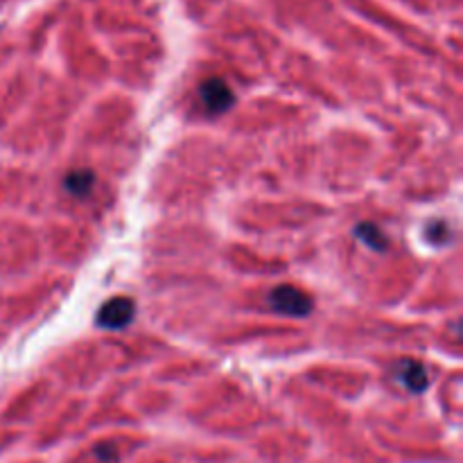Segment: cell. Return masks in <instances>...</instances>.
I'll return each mask as SVG.
<instances>
[{
    "mask_svg": "<svg viewBox=\"0 0 463 463\" xmlns=\"http://www.w3.org/2000/svg\"><path fill=\"white\" fill-rule=\"evenodd\" d=\"M199 98H202V104L211 113L229 111L235 102V95L231 90V86L224 80H220V77L203 80L202 86H199Z\"/></svg>",
    "mask_w": 463,
    "mask_h": 463,
    "instance_id": "cell-3",
    "label": "cell"
},
{
    "mask_svg": "<svg viewBox=\"0 0 463 463\" xmlns=\"http://www.w3.org/2000/svg\"><path fill=\"white\" fill-rule=\"evenodd\" d=\"M448 224L446 222H434V224L428 226V238L432 240L434 244H443L448 238Z\"/></svg>",
    "mask_w": 463,
    "mask_h": 463,
    "instance_id": "cell-7",
    "label": "cell"
},
{
    "mask_svg": "<svg viewBox=\"0 0 463 463\" xmlns=\"http://www.w3.org/2000/svg\"><path fill=\"white\" fill-rule=\"evenodd\" d=\"M95 175L90 170H72L68 172L63 179V188L72 194V197H86L93 190Z\"/></svg>",
    "mask_w": 463,
    "mask_h": 463,
    "instance_id": "cell-5",
    "label": "cell"
},
{
    "mask_svg": "<svg viewBox=\"0 0 463 463\" xmlns=\"http://www.w3.org/2000/svg\"><path fill=\"white\" fill-rule=\"evenodd\" d=\"M95 455L99 457V459H104V461H113L116 459V448L113 446H98L95 448Z\"/></svg>",
    "mask_w": 463,
    "mask_h": 463,
    "instance_id": "cell-8",
    "label": "cell"
},
{
    "mask_svg": "<svg viewBox=\"0 0 463 463\" xmlns=\"http://www.w3.org/2000/svg\"><path fill=\"white\" fill-rule=\"evenodd\" d=\"M134 315H136L134 301L127 297H116V298H109V301L99 307L95 321H98L99 328L120 330L131 324Z\"/></svg>",
    "mask_w": 463,
    "mask_h": 463,
    "instance_id": "cell-2",
    "label": "cell"
},
{
    "mask_svg": "<svg viewBox=\"0 0 463 463\" xmlns=\"http://www.w3.org/2000/svg\"><path fill=\"white\" fill-rule=\"evenodd\" d=\"M355 235L373 251H384L387 249V238H384L383 231L375 224H369V222H362V224L355 226Z\"/></svg>",
    "mask_w": 463,
    "mask_h": 463,
    "instance_id": "cell-6",
    "label": "cell"
},
{
    "mask_svg": "<svg viewBox=\"0 0 463 463\" xmlns=\"http://www.w3.org/2000/svg\"><path fill=\"white\" fill-rule=\"evenodd\" d=\"M269 306L276 312L288 317H307L315 307L312 298L303 289L292 288V285H279L269 292Z\"/></svg>",
    "mask_w": 463,
    "mask_h": 463,
    "instance_id": "cell-1",
    "label": "cell"
},
{
    "mask_svg": "<svg viewBox=\"0 0 463 463\" xmlns=\"http://www.w3.org/2000/svg\"><path fill=\"white\" fill-rule=\"evenodd\" d=\"M396 378L401 380L402 387L411 393H420L428 389L430 378H428V371L420 362L416 360H405L396 366Z\"/></svg>",
    "mask_w": 463,
    "mask_h": 463,
    "instance_id": "cell-4",
    "label": "cell"
}]
</instances>
